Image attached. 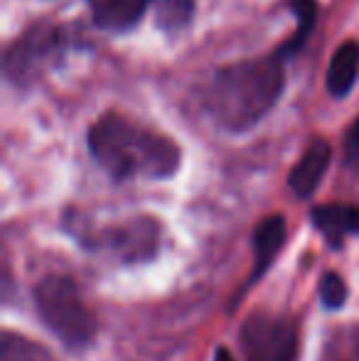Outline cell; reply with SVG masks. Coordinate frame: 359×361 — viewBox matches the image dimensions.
Wrapping results in <instances>:
<instances>
[{"label": "cell", "instance_id": "cell-11", "mask_svg": "<svg viewBox=\"0 0 359 361\" xmlns=\"http://www.w3.org/2000/svg\"><path fill=\"white\" fill-rule=\"evenodd\" d=\"M0 361H57V359L47 349L30 342V339L5 332L3 342H0Z\"/></svg>", "mask_w": 359, "mask_h": 361}, {"label": "cell", "instance_id": "cell-15", "mask_svg": "<svg viewBox=\"0 0 359 361\" xmlns=\"http://www.w3.org/2000/svg\"><path fill=\"white\" fill-rule=\"evenodd\" d=\"M345 160L347 165H359V118L352 123L345 143Z\"/></svg>", "mask_w": 359, "mask_h": 361}, {"label": "cell", "instance_id": "cell-12", "mask_svg": "<svg viewBox=\"0 0 359 361\" xmlns=\"http://www.w3.org/2000/svg\"><path fill=\"white\" fill-rule=\"evenodd\" d=\"M291 10L298 18V32L288 39V44L281 49V54H291V52H296V49H300L305 37L310 35V30L315 27V18H317L315 0H291Z\"/></svg>", "mask_w": 359, "mask_h": 361}, {"label": "cell", "instance_id": "cell-9", "mask_svg": "<svg viewBox=\"0 0 359 361\" xmlns=\"http://www.w3.org/2000/svg\"><path fill=\"white\" fill-rule=\"evenodd\" d=\"M359 76V42H345L332 54L330 69H327V91L335 99H345L357 84Z\"/></svg>", "mask_w": 359, "mask_h": 361}, {"label": "cell", "instance_id": "cell-7", "mask_svg": "<svg viewBox=\"0 0 359 361\" xmlns=\"http://www.w3.org/2000/svg\"><path fill=\"white\" fill-rule=\"evenodd\" d=\"M283 243H286V219L281 214H273V216H266L264 221L256 226L254 231V276L251 281H259L276 256L281 253Z\"/></svg>", "mask_w": 359, "mask_h": 361}, {"label": "cell", "instance_id": "cell-5", "mask_svg": "<svg viewBox=\"0 0 359 361\" xmlns=\"http://www.w3.org/2000/svg\"><path fill=\"white\" fill-rule=\"evenodd\" d=\"M241 349L246 361H296V324L269 312L251 314L241 327Z\"/></svg>", "mask_w": 359, "mask_h": 361}, {"label": "cell", "instance_id": "cell-3", "mask_svg": "<svg viewBox=\"0 0 359 361\" xmlns=\"http://www.w3.org/2000/svg\"><path fill=\"white\" fill-rule=\"evenodd\" d=\"M35 302L49 332L69 349H84L96 334V319L67 276H47L35 288Z\"/></svg>", "mask_w": 359, "mask_h": 361}, {"label": "cell", "instance_id": "cell-16", "mask_svg": "<svg viewBox=\"0 0 359 361\" xmlns=\"http://www.w3.org/2000/svg\"><path fill=\"white\" fill-rule=\"evenodd\" d=\"M214 361H234V357H231V352L226 347H219L214 352Z\"/></svg>", "mask_w": 359, "mask_h": 361}, {"label": "cell", "instance_id": "cell-4", "mask_svg": "<svg viewBox=\"0 0 359 361\" xmlns=\"http://www.w3.org/2000/svg\"><path fill=\"white\" fill-rule=\"evenodd\" d=\"M62 49V32L47 23L32 25L5 49V76L15 86H28L47 72Z\"/></svg>", "mask_w": 359, "mask_h": 361}, {"label": "cell", "instance_id": "cell-14", "mask_svg": "<svg viewBox=\"0 0 359 361\" xmlns=\"http://www.w3.org/2000/svg\"><path fill=\"white\" fill-rule=\"evenodd\" d=\"M320 300L327 310H340L347 300V283L340 273H325L320 281Z\"/></svg>", "mask_w": 359, "mask_h": 361}, {"label": "cell", "instance_id": "cell-10", "mask_svg": "<svg viewBox=\"0 0 359 361\" xmlns=\"http://www.w3.org/2000/svg\"><path fill=\"white\" fill-rule=\"evenodd\" d=\"M312 221L330 243H340L342 236L359 231V209L345 204H325L312 212Z\"/></svg>", "mask_w": 359, "mask_h": 361}, {"label": "cell", "instance_id": "cell-13", "mask_svg": "<svg viewBox=\"0 0 359 361\" xmlns=\"http://www.w3.org/2000/svg\"><path fill=\"white\" fill-rule=\"evenodd\" d=\"M195 3L192 0H158V25L163 30L185 27L192 20Z\"/></svg>", "mask_w": 359, "mask_h": 361}, {"label": "cell", "instance_id": "cell-1", "mask_svg": "<svg viewBox=\"0 0 359 361\" xmlns=\"http://www.w3.org/2000/svg\"><path fill=\"white\" fill-rule=\"evenodd\" d=\"M89 150L114 180H165L180 167V147L168 135L118 114L104 116L91 126Z\"/></svg>", "mask_w": 359, "mask_h": 361}, {"label": "cell", "instance_id": "cell-2", "mask_svg": "<svg viewBox=\"0 0 359 361\" xmlns=\"http://www.w3.org/2000/svg\"><path fill=\"white\" fill-rule=\"evenodd\" d=\"M286 84L281 54L221 67L207 89L212 118L231 133L256 126L278 104Z\"/></svg>", "mask_w": 359, "mask_h": 361}, {"label": "cell", "instance_id": "cell-6", "mask_svg": "<svg viewBox=\"0 0 359 361\" xmlns=\"http://www.w3.org/2000/svg\"><path fill=\"white\" fill-rule=\"evenodd\" d=\"M330 157L332 150L325 140H315L308 147L300 160H298V165L291 170V177H288V187L293 190V195L300 197V200H308L317 190L322 177H325Z\"/></svg>", "mask_w": 359, "mask_h": 361}, {"label": "cell", "instance_id": "cell-8", "mask_svg": "<svg viewBox=\"0 0 359 361\" xmlns=\"http://www.w3.org/2000/svg\"><path fill=\"white\" fill-rule=\"evenodd\" d=\"M150 0H89L94 23L104 30H128L143 18Z\"/></svg>", "mask_w": 359, "mask_h": 361}]
</instances>
